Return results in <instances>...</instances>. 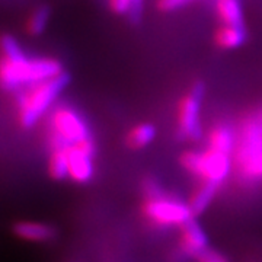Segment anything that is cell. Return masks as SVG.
Returning a JSON list of instances; mask_svg holds the SVG:
<instances>
[{"mask_svg": "<svg viewBox=\"0 0 262 262\" xmlns=\"http://www.w3.org/2000/svg\"><path fill=\"white\" fill-rule=\"evenodd\" d=\"M13 233L28 242H48L56 237V229L46 223L19 222L13 226Z\"/></svg>", "mask_w": 262, "mask_h": 262, "instance_id": "9c48e42d", "label": "cell"}, {"mask_svg": "<svg viewBox=\"0 0 262 262\" xmlns=\"http://www.w3.org/2000/svg\"><path fill=\"white\" fill-rule=\"evenodd\" d=\"M143 213L150 222L159 226H181L194 214L187 204L175 198H168L165 194L147 198L143 206Z\"/></svg>", "mask_w": 262, "mask_h": 262, "instance_id": "5b68a950", "label": "cell"}, {"mask_svg": "<svg viewBox=\"0 0 262 262\" xmlns=\"http://www.w3.org/2000/svg\"><path fill=\"white\" fill-rule=\"evenodd\" d=\"M236 144H237L236 134L232 130V127L227 125V124L215 125L214 128L210 131V134H208V147L210 149L232 155L233 150L236 149Z\"/></svg>", "mask_w": 262, "mask_h": 262, "instance_id": "30bf717a", "label": "cell"}, {"mask_svg": "<svg viewBox=\"0 0 262 262\" xmlns=\"http://www.w3.org/2000/svg\"><path fill=\"white\" fill-rule=\"evenodd\" d=\"M215 41L222 48H239L246 41V31L244 25H223L215 34Z\"/></svg>", "mask_w": 262, "mask_h": 262, "instance_id": "7c38bea8", "label": "cell"}, {"mask_svg": "<svg viewBox=\"0 0 262 262\" xmlns=\"http://www.w3.org/2000/svg\"><path fill=\"white\" fill-rule=\"evenodd\" d=\"M0 50H2V56L6 58H15L25 54L18 41L10 35H3L0 38Z\"/></svg>", "mask_w": 262, "mask_h": 262, "instance_id": "d6986e66", "label": "cell"}, {"mask_svg": "<svg viewBox=\"0 0 262 262\" xmlns=\"http://www.w3.org/2000/svg\"><path fill=\"white\" fill-rule=\"evenodd\" d=\"M64 73L61 63L56 58L48 57H27L25 54L6 58H0V88L5 91H19L28 86L53 79Z\"/></svg>", "mask_w": 262, "mask_h": 262, "instance_id": "6da1fadb", "label": "cell"}, {"mask_svg": "<svg viewBox=\"0 0 262 262\" xmlns=\"http://www.w3.org/2000/svg\"><path fill=\"white\" fill-rule=\"evenodd\" d=\"M219 187L220 185L214 184V182H203V185L196 189L195 194L192 195L189 204H188L189 208H191V211H192V214H194V217L206 211L207 207L211 204L213 198L217 194Z\"/></svg>", "mask_w": 262, "mask_h": 262, "instance_id": "4fadbf2b", "label": "cell"}, {"mask_svg": "<svg viewBox=\"0 0 262 262\" xmlns=\"http://www.w3.org/2000/svg\"><path fill=\"white\" fill-rule=\"evenodd\" d=\"M94 177V156L79 146L69 149V178L79 184L89 182Z\"/></svg>", "mask_w": 262, "mask_h": 262, "instance_id": "ba28073f", "label": "cell"}, {"mask_svg": "<svg viewBox=\"0 0 262 262\" xmlns=\"http://www.w3.org/2000/svg\"><path fill=\"white\" fill-rule=\"evenodd\" d=\"M241 175L248 181H262V153L239 165Z\"/></svg>", "mask_w": 262, "mask_h": 262, "instance_id": "ac0fdd59", "label": "cell"}, {"mask_svg": "<svg viewBox=\"0 0 262 262\" xmlns=\"http://www.w3.org/2000/svg\"><path fill=\"white\" fill-rule=\"evenodd\" d=\"M156 137V128L150 122H141L133 127L127 136V144L131 149H143L149 146Z\"/></svg>", "mask_w": 262, "mask_h": 262, "instance_id": "5bb4252c", "label": "cell"}, {"mask_svg": "<svg viewBox=\"0 0 262 262\" xmlns=\"http://www.w3.org/2000/svg\"><path fill=\"white\" fill-rule=\"evenodd\" d=\"M195 0H158V8L163 12H173L191 5Z\"/></svg>", "mask_w": 262, "mask_h": 262, "instance_id": "ffe728a7", "label": "cell"}, {"mask_svg": "<svg viewBox=\"0 0 262 262\" xmlns=\"http://www.w3.org/2000/svg\"><path fill=\"white\" fill-rule=\"evenodd\" d=\"M48 19H50V9L47 6H39L32 12L28 20V31L32 35H39L47 28Z\"/></svg>", "mask_w": 262, "mask_h": 262, "instance_id": "e0dca14e", "label": "cell"}, {"mask_svg": "<svg viewBox=\"0 0 262 262\" xmlns=\"http://www.w3.org/2000/svg\"><path fill=\"white\" fill-rule=\"evenodd\" d=\"M206 94V86L201 82L192 84L188 94L182 98L178 110V130L181 139L200 140L203 137L201 127V103Z\"/></svg>", "mask_w": 262, "mask_h": 262, "instance_id": "277c9868", "label": "cell"}, {"mask_svg": "<svg viewBox=\"0 0 262 262\" xmlns=\"http://www.w3.org/2000/svg\"><path fill=\"white\" fill-rule=\"evenodd\" d=\"M181 232H182V236H181L182 251L189 256H194L196 259L203 261L207 256V253L211 251L208 248V237L206 232L203 230V227L198 225V222H195V219L192 217L181 226Z\"/></svg>", "mask_w": 262, "mask_h": 262, "instance_id": "52a82bcc", "label": "cell"}, {"mask_svg": "<svg viewBox=\"0 0 262 262\" xmlns=\"http://www.w3.org/2000/svg\"><path fill=\"white\" fill-rule=\"evenodd\" d=\"M203 262H226V261L222 258V256H220V255H219V253H215L214 251H211V253H210V255H208Z\"/></svg>", "mask_w": 262, "mask_h": 262, "instance_id": "44dd1931", "label": "cell"}, {"mask_svg": "<svg viewBox=\"0 0 262 262\" xmlns=\"http://www.w3.org/2000/svg\"><path fill=\"white\" fill-rule=\"evenodd\" d=\"M51 130L70 147L92 139L83 117L70 106H57L54 110L51 115Z\"/></svg>", "mask_w": 262, "mask_h": 262, "instance_id": "8992f818", "label": "cell"}, {"mask_svg": "<svg viewBox=\"0 0 262 262\" xmlns=\"http://www.w3.org/2000/svg\"><path fill=\"white\" fill-rule=\"evenodd\" d=\"M69 149L51 150L48 172L53 179L61 181L69 177Z\"/></svg>", "mask_w": 262, "mask_h": 262, "instance_id": "2e32d148", "label": "cell"}, {"mask_svg": "<svg viewBox=\"0 0 262 262\" xmlns=\"http://www.w3.org/2000/svg\"><path fill=\"white\" fill-rule=\"evenodd\" d=\"M70 82L66 73L48 79L44 82L28 86L18 98V115L22 127H34L39 118L51 108L60 94Z\"/></svg>", "mask_w": 262, "mask_h": 262, "instance_id": "7a4b0ae2", "label": "cell"}, {"mask_svg": "<svg viewBox=\"0 0 262 262\" xmlns=\"http://www.w3.org/2000/svg\"><path fill=\"white\" fill-rule=\"evenodd\" d=\"M182 166L201 178L204 182H214L222 185L232 169V155L222 153L214 149L204 151H187L181 158Z\"/></svg>", "mask_w": 262, "mask_h": 262, "instance_id": "3957f363", "label": "cell"}, {"mask_svg": "<svg viewBox=\"0 0 262 262\" xmlns=\"http://www.w3.org/2000/svg\"><path fill=\"white\" fill-rule=\"evenodd\" d=\"M110 8L117 15H124L131 22L137 24L143 16L144 0H110Z\"/></svg>", "mask_w": 262, "mask_h": 262, "instance_id": "9a60e30c", "label": "cell"}, {"mask_svg": "<svg viewBox=\"0 0 262 262\" xmlns=\"http://www.w3.org/2000/svg\"><path fill=\"white\" fill-rule=\"evenodd\" d=\"M215 12L223 25H244V8L241 0H215Z\"/></svg>", "mask_w": 262, "mask_h": 262, "instance_id": "8fae6325", "label": "cell"}]
</instances>
